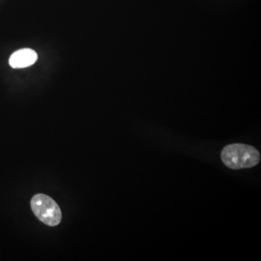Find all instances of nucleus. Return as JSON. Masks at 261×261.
<instances>
[{
	"label": "nucleus",
	"instance_id": "7ed1b4c3",
	"mask_svg": "<svg viewBox=\"0 0 261 261\" xmlns=\"http://www.w3.org/2000/svg\"><path fill=\"white\" fill-rule=\"evenodd\" d=\"M38 56L35 51L29 48L15 51L9 60V64L13 68H23L34 65L37 61Z\"/></svg>",
	"mask_w": 261,
	"mask_h": 261
},
{
	"label": "nucleus",
	"instance_id": "f03ea898",
	"mask_svg": "<svg viewBox=\"0 0 261 261\" xmlns=\"http://www.w3.org/2000/svg\"><path fill=\"white\" fill-rule=\"evenodd\" d=\"M31 207L36 217L49 226H58L61 222L62 212L58 203L51 197L37 194L31 200Z\"/></svg>",
	"mask_w": 261,
	"mask_h": 261
},
{
	"label": "nucleus",
	"instance_id": "f257e3e1",
	"mask_svg": "<svg viewBox=\"0 0 261 261\" xmlns=\"http://www.w3.org/2000/svg\"><path fill=\"white\" fill-rule=\"evenodd\" d=\"M221 158L225 166L233 170L252 168L260 161V154L256 148L240 143L226 146L221 151Z\"/></svg>",
	"mask_w": 261,
	"mask_h": 261
}]
</instances>
